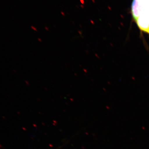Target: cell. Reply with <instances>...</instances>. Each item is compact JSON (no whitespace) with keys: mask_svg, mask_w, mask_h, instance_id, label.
<instances>
[{"mask_svg":"<svg viewBox=\"0 0 149 149\" xmlns=\"http://www.w3.org/2000/svg\"><path fill=\"white\" fill-rule=\"evenodd\" d=\"M131 13L140 30L149 35V0H133Z\"/></svg>","mask_w":149,"mask_h":149,"instance_id":"obj_1","label":"cell"}]
</instances>
